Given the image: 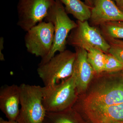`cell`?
Masks as SVG:
<instances>
[{
	"label": "cell",
	"instance_id": "cell-1",
	"mask_svg": "<svg viewBox=\"0 0 123 123\" xmlns=\"http://www.w3.org/2000/svg\"><path fill=\"white\" fill-rule=\"evenodd\" d=\"M91 88L84 98H77L73 106L84 112L123 103V76L119 72L107 73Z\"/></svg>",
	"mask_w": 123,
	"mask_h": 123
},
{
	"label": "cell",
	"instance_id": "cell-2",
	"mask_svg": "<svg viewBox=\"0 0 123 123\" xmlns=\"http://www.w3.org/2000/svg\"><path fill=\"white\" fill-rule=\"evenodd\" d=\"M45 17V21L52 23L54 27V40L48 55L42 59L40 64L46 63L55 55L57 52L66 50L67 40L69 32L77 26V22L71 20L66 13L63 5L60 0H55Z\"/></svg>",
	"mask_w": 123,
	"mask_h": 123
},
{
	"label": "cell",
	"instance_id": "cell-3",
	"mask_svg": "<svg viewBox=\"0 0 123 123\" xmlns=\"http://www.w3.org/2000/svg\"><path fill=\"white\" fill-rule=\"evenodd\" d=\"M78 93L75 77L54 86L43 87V104L47 112L62 111L72 108Z\"/></svg>",
	"mask_w": 123,
	"mask_h": 123
},
{
	"label": "cell",
	"instance_id": "cell-4",
	"mask_svg": "<svg viewBox=\"0 0 123 123\" xmlns=\"http://www.w3.org/2000/svg\"><path fill=\"white\" fill-rule=\"evenodd\" d=\"M21 108L17 121L19 123H41L44 121L46 111L43 104V87L21 84Z\"/></svg>",
	"mask_w": 123,
	"mask_h": 123
},
{
	"label": "cell",
	"instance_id": "cell-5",
	"mask_svg": "<svg viewBox=\"0 0 123 123\" xmlns=\"http://www.w3.org/2000/svg\"><path fill=\"white\" fill-rule=\"evenodd\" d=\"M75 57V52L66 49L46 63L39 64L37 72L44 86L55 85L71 77Z\"/></svg>",
	"mask_w": 123,
	"mask_h": 123
},
{
	"label": "cell",
	"instance_id": "cell-6",
	"mask_svg": "<svg viewBox=\"0 0 123 123\" xmlns=\"http://www.w3.org/2000/svg\"><path fill=\"white\" fill-rule=\"evenodd\" d=\"M77 26L69 35L67 44L84 49L88 51L91 48L99 49L105 53H108L110 44L103 37L99 28L92 26L88 21H77Z\"/></svg>",
	"mask_w": 123,
	"mask_h": 123
},
{
	"label": "cell",
	"instance_id": "cell-7",
	"mask_svg": "<svg viewBox=\"0 0 123 123\" xmlns=\"http://www.w3.org/2000/svg\"><path fill=\"white\" fill-rule=\"evenodd\" d=\"M54 27L52 23H38L26 31L25 46L29 53L42 59L46 57L52 48L54 40Z\"/></svg>",
	"mask_w": 123,
	"mask_h": 123
},
{
	"label": "cell",
	"instance_id": "cell-8",
	"mask_svg": "<svg viewBox=\"0 0 123 123\" xmlns=\"http://www.w3.org/2000/svg\"><path fill=\"white\" fill-rule=\"evenodd\" d=\"M55 0H18L17 25L23 31L30 29L45 18Z\"/></svg>",
	"mask_w": 123,
	"mask_h": 123
},
{
	"label": "cell",
	"instance_id": "cell-9",
	"mask_svg": "<svg viewBox=\"0 0 123 123\" xmlns=\"http://www.w3.org/2000/svg\"><path fill=\"white\" fill-rule=\"evenodd\" d=\"M92 4L89 24L99 26L112 21H123V12L112 0H90Z\"/></svg>",
	"mask_w": 123,
	"mask_h": 123
},
{
	"label": "cell",
	"instance_id": "cell-10",
	"mask_svg": "<svg viewBox=\"0 0 123 123\" xmlns=\"http://www.w3.org/2000/svg\"><path fill=\"white\" fill-rule=\"evenodd\" d=\"M76 57L72 75L75 77L78 95L86 90L95 74L88 61V51L84 49L75 48Z\"/></svg>",
	"mask_w": 123,
	"mask_h": 123
},
{
	"label": "cell",
	"instance_id": "cell-11",
	"mask_svg": "<svg viewBox=\"0 0 123 123\" xmlns=\"http://www.w3.org/2000/svg\"><path fill=\"white\" fill-rule=\"evenodd\" d=\"M19 86L5 85L0 89V109L8 120H17L19 112Z\"/></svg>",
	"mask_w": 123,
	"mask_h": 123
},
{
	"label": "cell",
	"instance_id": "cell-12",
	"mask_svg": "<svg viewBox=\"0 0 123 123\" xmlns=\"http://www.w3.org/2000/svg\"><path fill=\"white\" fill-rule=\"evenodd\" d=\"M92 123L123 121V103L85 112Z\"/></svg>",
	"mask_w": 123,
	"mask_h": 123
},
{
	"label": "cell",
	"instance_id": "cell-13",
	"mask_svg": "<svg viewBox=\"0 0 123 123\" xmlns=\"http://www.w3.org/2000/svg\"><path fill=\"white\" fill-rule=\"evenodd\" d=\"M65 5L66 13L72 14L78 21L81 22L89 20L91 7L81 0H60Z\"/></svg>",
	"mask_w": 123,
	"mask_h": 123
},
{
	"label": "cell",
	"instance_id": "cell-14",
	"mask_svg": "<svg viewBox=\"0 0 123 123\" xmlns=\"http://www.w3.org/2000/svg\"><path fill=\"white\" fill-rule=\"evenodd\" d=\"M45 123H80L77 112L72 108L58 112H46Z\"/></svg>",
	"mask_w": 123,
	"mask_h": 123
},
{
	"label": "cell",
	"instance_id": "cell-15",
	"mask_svg": "<svg viewBox=\"0 0 123 123\" xmlns=\"http://www.w3.org/2000/svg\"><path fill=\"white\" fill-rule=\"evenodd\" d=\"M106 40L123 39V21H112L103 23L98 26Z\"/></svg>",
	"mask_w": 123,
	"mask_h": 123
},
{
	"label": "cell",
	"instance_id": "cell-16",
	"mask_svg": "<svg viewBox=\"0 0 123 123\" xmlns=\"http://www.w3.org/2000/svg\"><path fill=\"white\" fill-rule=\"evenodd\" d=\"M87 51L88 61L95 74H98L104 72L105 53L95 48H91Z\"/></svg>",
	"mask_w": 123,
	"mask_h": 123
},
{
	"label": "cell",
	"instance_id": "cell-17",
	"mask_svg": "<svg viewBox=\"0 0 123 123\" xmlns=\"http://www.w3.org/2000/svg\"><path fill=\"white\" fill-rule=\"evenodd\" d=\"M123 70V65L111 53H105L104 72H116Z\"/></svg>",
	"mask_w": 123,
	"mask_h": 123
},
{
	"label": "cell",
	"instance_id": "cell-18",
	"mask_svg": "<svg viewBox=\"0 0 123 123\" xmlns=\"http://www.w3.org/2000/svg\"><path fill=\"white\" fill-rule=\"evenodd\" d=\"M110 44L108 53L114 55L123 65V41L118 39L107 40Z\"/></svg>",
	"mask_w": 123,
	"mask_h": 123
},
{
	"label": "cell",
	"instance_id": "cell-19",
	"mask_svg": "<svg viewBox=\"0 0 123 123\" xmlns=\"http://www.w3.org/2000/svg\"><path fill=\"white\" fill-rule=\"evenodd\" d=\"M4 38L2 37L0 38V60L1 61L5 60L4 55L2 53V50L4 49Z\"/></svg>",
	"mask_w": 123,
	"mask_h": 123
},
{
	"label": "cell",
	"instance_id": "cell-20",
	"mask_svg": "<svg viewBox=\"0 0 123 123\" xmlns=\"http://www.w3.org/2000/svg\"><path fill=\"white\" fill-rule=\"evenodd\" d=\"M0 123H19L17 120H5L1 117L0 118Z\"/></svg>",
	"mask_w": 123,
	"mask_h": 123
},
{
	"label": "cell",
	"instance_id": "cell-21",
	"mask_svg": "<svg viewBox=\"0 0 123 123\" xmlns=\"http://www.w3.org/2000/svg\"><path fill=\"white\" fill-rule=\"evenodd\" d=\"M115 2L118 7H123V0H112Z\"/></svg>",
	"mask_w": 123,
	"mask_h": 123
},
{
	"label": "cell",
	"instance_id": "cell-22",
	"mask_svg": "<svg viewBox=\"0 0 123 123\" xmlns=\"http://www.w3.org/2000/svg\"><path fill=\"white\" fill-rule=\"evenodd\" d=\"M85 3L87 5L91 7H92V4L90 0H84Z\"/></svg>",
	"mask_w": 123,
	"mask_h": 123
},
{
	"label": "cell",
	"instance_id": "cell-23",
	"mask_svg": "<svg viewBox=\"0 0 123 123\" xmlns=\"http://www.w3.org/2000/svg\"><path fill=\"white\" fill-rule=\"evenodd\" d=\"M110 123H123V121H112Z\"/></svg>",
	"mask_w": 123,
	"mask_h": 123
},
{
	"label": "cell",
	"instance_id": "cell-24",
	"mask_svg": "<svg viewBox=\"0 0 123 123\" xmlns=\"http://www.w3.org/2000/svg\"><path fill=\"white\" fill-rule=\"evenodd\" d=\"M119 8L123 12V7H119Z\"/></svg>",
	"mask_w": 123,
	"mask_h": 123
},
{
	"label": "cell",
	"instance_id": "cell-25",
	"mask_svg": "<svg viewBox=\"0 0 123 123\" xmlns=\"http://www.w3.org/2000/svg\"><path fill=\"white\" fill-rule=\"evenodd\" d=\"M44 123V122H43V123Z\"/></svg>",
	"mask_w": 123,
	"mask_h": 123
}]
</instances>
